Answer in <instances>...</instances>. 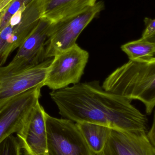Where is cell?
Wrapping results in <instances>:
<instances>
[{"label": "cell", "instance_id": "6da1fadb", "mask_svg": "<svg viewBox=\"0 0 155 155\" xmlns=\"http://www.w3.org/2000/svg\"><path fill=\"white\" fill-rule=\"evenodd\" d=\"M50 95L60 115L75 123H93L131 133L148 132L146 115L132 101L106 91L98 81L79 83Z\"/></svg>", "mask_w": 155, "mask_h": 155}, {"label": "cell", "instance_id": "7a4b0ae2", "mask_svg": "<svg viewBox=\"0 0 155 155\" xmlns=\"http://www.w3.org/2000/svg\"><path fill=\"white\" fill-rule=\"evenodd\" d=\"M104 90L144 104L150 115L155 107V57L129 60L115 70L102 86Z\"/></svg>", "mask_w": 155, "mask_h": 155}, {"label": "cell", "instance_id": "3957f363", "mask_svg": "<svg viewBox=\"0 0 155 155\" xmlns=\"http://www.w3.org/2000/svg\"><path fill=\"white\" fill-rule=\"evenodd\" d=\"M104 8V2L99 1L81 12L52 23L45 43L46 59L73 47L83 30Z\"/></svg>", "mask_w": 155, "mask_h": 155}, {"label": "cell", "instance_id": "277c9868", "mask_svg": "<svg viewBox=\"0 0 155 155\" xmlns=\"http://www.w3.org/2000/svg\"><path fill=\"white\" fill-rule=\"evenodd\" d=\"M42 0H34L22 7L0 31V67L19 48L41 19Z\"/></svg>", "mask_w": 155, "mask_h": 155}, {"label": "cell", "instance_id": "5b68a950", "mask_svg": "<svg viewBox=\"0 0 155 155\" xmlns=\"http://www.w3.org/2000/svg\"><path fill=\"white\" fill-rule=\"evenodd\" d=\"M45 120L48 155H96L76 123L47 113Z\"/></svg>", "mask_w": 155, "mask_h": 155}, {"label": "cell", "instance_id": "8992f818", "mask_svg": "<svg viewBox=\"0 0 155 155\" xmlns=\"http://www.w3.org/2000/svg\"><path fill=\"white\" fill-rule=\"evenodd\" d=\"M88 58V52L77 44L55 55L48 68L44 86L55 91L78 84Z\"/></svg>", "mask_w": 155, "mask_h": 155}, {"label": "cell", "instance_id": "52a82bcc", "mask_svg": "<svg viewBox=\"0 0 155 155\" xmlns=\"http://www.w3.org/2000/svg\"><path fill=\"white\" fill-rule=\"evenodd\" d=\"M53 58H48L36 65L0 74V107L20 94L37 87H43Z\"/></svg>", "mask_w": 155, "mask_h": 155}, {"label": "cell", "instance_id": "ba28073f", "mask_svg": "<svg viewBox=\"0 0 155 155\" xmlns=\"http://www.w3.org/2000/svg\"><path fill=\"white\" fill-rule=\"evenodd\" d=\"M41 87L30 89L10 99L0 107V143L18 133L39 102Z\"/></svg>", "mask_w": 155, "mask_h": 155}, {"label": "cell", "instance_id": "9c48e42d", "mask_svg": "<svg viewBox=\"0 0 155 155\" xmlns=\"http://www.w3.org/2000/svg\"><path fill=\"white\" fill-rule=\"evenodd\" d=\"M51 24L49 20L41 18L37 26L18 48L12 61L5 66L0 67V74L36 65L46 60L45 43Z\"/></svg>", "mask_w": 155, "mask_h": 155}, {"label": "cell", "instance_id": "30bf717a", "mask_svg": "<svg viewBox=\"0 0 155 155\" xmlns=\"http://www.w3.org/2000/svg\"><path fill=\"white\" fill-rule=\"evenodd\" d=\"M46 113L39 102L16 133L24 155H48Z\"/></svg>", "mask_w": 155, "mask_h": 155}, {"label": "cell", "instance_id": "8fae6325", "mask_svg": "<svg viewBox=\"0 0 155 155\" xmlns=\"http://www.w3.org/2000/svg\"><path fill=\"white\" fill-rule=\"evenodd\" d=\"M147 134L112 129L104 149L96 155H155Z\"/></svg>", "mask_w": 155, "mask_h": 155}, {"label": "cell", "instance_id": "7c38bea8", "mask_svg": "<svg viewBox=\"0 0 155 155\" xmlns=\"http://www.w3.org/2000/svg\"><path fill=\"white\" fill-rule=\"evenodd\" d=\"M97 0H42L41 18L51 23L77 14L94 5Z\"/></svg>", "mask_w": 155, "mask_h": 155}, {"label": "cell", "instance_id": "4fadbf2b", "mask_svg": "<svg viewBox=\"0 0 155 155\" xmlns=\"http://www.w3.org/2000/svg\"><path fill=\"white\" fill-rule=\"evenodd\" d=\"M86 141L96 155L104 149L112 128L93 123H76Z\"/></svg>", "mask_w": 155, "mask_h": 155}, {"label": "cell", "instance_id": "5bb4252c", "mask_svg": "<svg viewBox=\"0 0 155 155\" xmlns=\"http://www.w3.org/2000/svg\"><path fill=\"white\" fill-rule=\"evenodd\" d=\"M121 48L127 54L129 60L146 59L155 55V44L142 38L127 43Z\"/></svg>", "mask_w": 155, "mask_h": 155}, {"label": "cell", "instance_id": "9a60e30c", "mask_svg": "<svg viewBox=\"0 0 155 155\" xmlns=\"http://www.w3.org/2000/svg\"><path fill=\"white\" fill-rule=\"evenodd\" d=\"M34 0H13L6 9L0 13V31L7 25L12 16L22 7Z\"/></svg>", "mask_w": 155, "mask_h": 155}, {"label": "cell", "instance_id": "2e32d148", "mask_svg": "<svg viewBox=\"0 0 155 155\" xmlns=\"http://www.w3.org/2000/svg\"><path fill=\"white\" fill-rule=\"evenodd\" d=\"M21 150L18 139L13 135L0 143V155H21Z\"/></svg>", "mask_w": 155, "mask_h": 155}, {"label": "cell", "instance_id": "e0dca14e", "mask_svg": "<svg viewBox=\"0 0 155 155\" xmlns=\"http://www.w3.org/2000/svg\"><path fill=\"white\" fill-rule=\"evenodd\" d=\"M145 29L143 32L141 38L146 39L155 32V19L146 18L144 20Z\"/></svg>", "mask_w": 155, "mask_h": 155}, {"label": "cell", "instance_id": "ac0fdd59", "mask_svg": "<svg viewBox=\"0 0 155 155\" xmlns=\"http://www.w3.org/2000/svg\"><path fill=\"white\" fill-rule=\"evenodd\" d=\"M147 135L150 143L155 149V110L154 112L153 125L149 131L147 132Z\"/></svg>", "mask_w": 155, "mask_h": 155}, {"label": "cell", "instance_id": "d6986e66", "mask_svg": "<svg viewBox=\"0 0 155 155\" xmlns=\"http://www.w3.org/2000/svg\"><path fill=\"white\" fill-rule=\"evenodd\" d=\"M146 40H147L148 41L150 42L153 43L155 44V32L152 35H150L149 37L146 38Z\"/></svg>", "mask_w": 155, "mask_h": 155}, {"label": "cell", "instance_id": "ffe728a7", "mask_svg": "<svg viewBox=\"0 0 155 155\" xmlns=\"http://www.w3.org/2000/svg\"><path fill=\"white\" fill-rule=\"evenodd\" d=\"M1 1V0H0V1Z\"/></svg>", "mask_w": 155, "mask_h": 155}]
</instances>
